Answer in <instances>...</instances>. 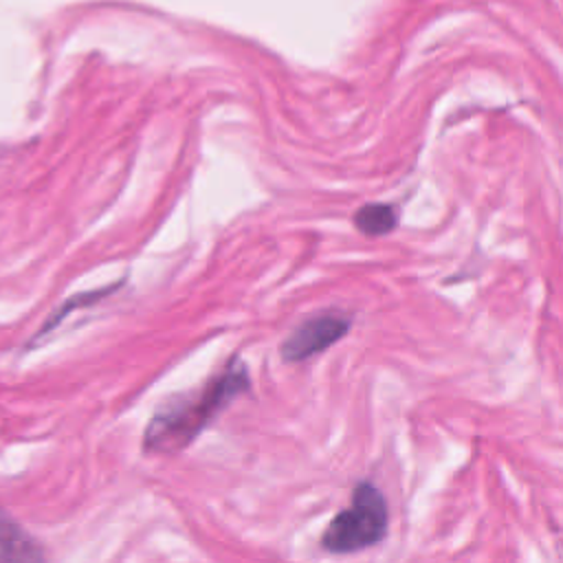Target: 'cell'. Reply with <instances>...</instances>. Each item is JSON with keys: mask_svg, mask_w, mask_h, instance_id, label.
<instances>
[{"mask_svg": "<svg viewBox=\"0 0 563 563\" xmlns=\"http://www.w3.org/2000/svg\"><path fill=\"white\" fill-rule=\"evenodd\" d=\"M251 376L240 356H233L227 367L207 383L202 391L189 398H176L174 405H165L156 411L145 429L143 449L172 453L180 451L194 438L211 424V420L229 407L233 398L249 391Z\"/></svg>", "mask_w": 563, "mask_h": 563, "instance_id": "obj_1", "label": "cell"}, {"mask_svg": "<svg viewBox=\"0 0 563 563\" xmlns=\"http://www.w3.org/2000/svg\"><path fill=\"white\" fill-rule=\"evenodd\" d=\"M389 523L387 501L372 482H358L352 504L323 530L321 548L332 554H350L383 541Z\"/></svg>", "mask_w": 563, "mask_h": 563, "instance_id": "obj_2", "label": "cell"}, {"mask_svg": "<svg viewBox=\"0 0 563 563\" xmlns=\"http://www.w3.org/2000/svg\"><path fill=\"white\" fill-rule=\"evenodd\" d=\"M350 325H352V319L345 314H339V312L314 314V317L306 319L303 323H299L286 336V341L279 345V354L286 363L306 361V358L328 350L336 341H341L347 334Z\"/></svg>", "mask_w": 563, "mask_h": 563, "instance_id": "obj_3", "label": "cell"}, {"mask_svg": "<svg viewBox=\"0 0 563 563\" xmlns=\"http://www.w3.org/2000/svg\"><path fill=\"white\" fill-rule=\"evenodd\" d=\"M42 556L40 545L0 510V561H40Z\"/></svg>", "mask_w": 563, "mask_h": 563, "instance_id": "obj_4", "label": "cell"}, {"mask_svg": "<svg viewBox=\"0 0 563 563\" xmlns=\"http://www.w3.org/2000/svg\"><path fill=\"white\" fill-rule=\"evenodd\" d=\"M354 227L369 238H380L398 227V211L387 202H367L354 213Z\"/></svg>", "mask_w": 563, "mask_h": 563, "instance_id": "obj_5", "label": "cell"}]
</instances>
